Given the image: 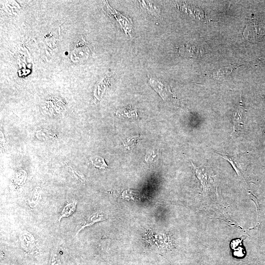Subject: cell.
Masks as SVG:
<instances>
[{"label": "cell", "instance_id": "cell-1", "mask_svg": "<svg viewBox=\"0 0 265 265\" xmlns=\"http://www.w3.org/2000/svg\"><path fill=\"white\" fill-rule=\"evenodd\" d=\"M92 48L82 38L75 45L72 52L71 57L74 62H80L87 60L90 57Z\"/></svg>", "mask_w": 265, "mask_h": 265}, {"label": "cell", "instance_id": "cell-2", "mask_svg": "<svg viewBox=\"0 0 265 265\" xmlns=\"http://www.w3.org/2000/svg\"><path fill=\"white\" fill-rule=\"evenodd\" d=\"M149 82L153 89L159 94L160 96L165 101L170 100L172 97L169 86L160 79L151 77Z\"/></svg>", "mask_w": 265, "mask_h": 265}, {"label": "cell", "instance_id": "cell-3", "mask_svg": "<svg viewBox=\"0 0 265 265\" xmlns=\"http://www.w3.org/2000/svg\"><path fill=\"white\" fill-rule=\"evenodd\" d=\"M245 118V111L241 97L240 104L233 116V133L243 131L244 127Z\"/></svg>", "mask_w": 265, "mask_h": 265}, {"label": "cell", "instance_id": "cell-4", "mask_svg": "<svg viewBox=\"0 0 265 265\" xmlns=\"http://www.w3.org/2000/svg\"><path fill=\"white\" fill-rule=\"evenodd\" d=\"M20 240L23 248L26 252H31L34 249L35 247V238L27 231H24L21 233Z\"/></svg>", "mask_w": 265, "mask_h": 265}, {"label": "cell", "instance_id": "cell-5", "mask_svg": "<svg viewBox=\"0 0 265 265\" xmlns=\"http://www.w3.org/2000/svg\"><path fill=\"white\" fill-rule=\"evenodd\" d=\"M102 220H104V217H103L102 215H99L98 213H96L92 215L84 221L83 224L80 226V228L78 230L76 235H77L81 231V230L87 226L92 225L95 223L99 222Z\"/></svg>", "mask_w": 265, "mask_h": 265}, {"label": "cell", "instance_id": "cell-6", "mask_svg": "<svg viewBox=\"0 0 265 265\" xmlns=\"http://www.w3.org/2000/svg\"><path fill=\"white\" fill-rule=\"evenodd\" d=\"M77 202H73L66 205L63 209L59 217V220L63 217L71 216L76 210Z\"/></svg>", "mask_w": 265, "mask_h": 265}, {"label": "cell", "instance_id": "cell-7", "mask_svg": "<svg viewBox=\"0 0 265 265\" xmlns=\"http://www.w3.org/2000/svg\"><path fill=\"white\" fill-rule=\"evenodd\" d=\"M141 7L148 14H150L153 17H158L159 15V11L152 4L146 1L140 2Z\"/></svg>", "mask_w": 265, "mask_h": 265}, {"label": "cell", "instance_id": "cell-8", "mask_svg": "<svg viewBox=\"0 0 265 265\" xmlns=\"http://www.w3.org/2000/svg\"><path fill=\"white\" fill-rule=\"evenodd\" d=\"M233 68L232 67H226L220 69L215 71L213 74V77L215 79H220L230 74Z\"/></svg>", "mask_w": 265, "mask_h": 265}, {"label": "cell", "instance_id": "cell-9", "mask_svg": "<svg viewBox=\"0 0 265 265\" xmlns=\"http://www.w3.org/2000/svg\"><path fill=\"white\" fill-rule=\"evenodd\" d=\"M90 161L94 167L100 169H105L108 166L105 163L104 159L100 157H92L90 158Z\"/></svg>", "mask_w": 265, "mask_h": 265}, {"label": "cell", "instance_id": "cell-10", "mask_svg": "<svg viewBox=\"0 0 265 265\" xmlns=\"http://www.w3.org/2000/svg\"><path fill=\"white\" fill-rule=\"evenodd\" d=\"M157 157V154L155 150H151L147 153L145 159L147 163H152L156 161Z\"/></svg>", "mask_w": 265, "mask_h": 265}]
</instances>
